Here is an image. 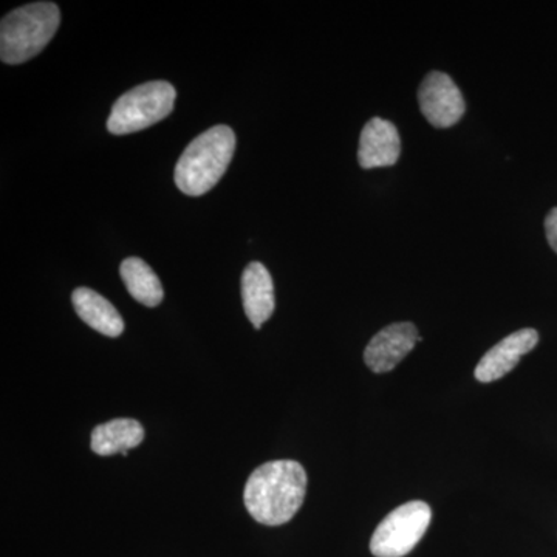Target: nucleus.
Segmentation results:
<instances>
[{"instance_id": "nucleus-7", "label": "nucleus", "mask_w": 557, "mask_h": 557, "mask_svg": "<svg viewBox=\"0 0 557 557\" xmlns=\"http://www.w3.org/2000/svg\"><path fill=\"white\" fill-rule=\"evenodd\" d=\"M418 341H421V336L418 335V330L412 322L387 325L376 333L366 347V364L375 373L391 372L408 357Z\"/></svg>"}, {"instance_id": "nucleus-14", "label": "nucleus", "mask_w": 557, "mask_h": 557, "mask_svg": "<svg viewBox=\"0 0 557 557\" xmlns=\"http://www.w3.org/2000/svg\"><path fill=\"white\" fill-rule=\"evenodd\" d=\"M545 233H547L549 247L557 252V208H553L545 219Z\"/></svg>"}, {"instance_id": "nucleus-11", "label": "nucleus", "mask_w": 557, "mask_h": 557, "mask_svg": "<svg viewBox=\"0 0 557 557\" xmlns=\"http://www.w3.org/2000/svg\"><path fill=\"white\" fill-rule=\"evenodd\" d=\"M143 440H145V429L139 421L132 418H116L91 431L90 448L101 457L115 456V454L127 457V453L141 445Z\"/></svg>"}, {"instance_id": "nucleus-12", "label": "nucleus", "mask_w": 557, "mask_h": 557, "mask_svg": "<svg viewBox=\"0 0 557 557\" xmlns=\"http://www.w3.org/2000/svg\"><path fill=\"white\" fill-rule=\"evenodd\" d=\"M72 302L76 314L101 335L119 338L124 332V321L119 310L108 299L102 298L100 293L86 287L76 288Z\"/></svg>"}, {"instance_id": "nucleus-2", "label": "nucleus", "mask_w": 557, "mask_h": 557, "mask_svg": "<svg viewBox=\"0 0 557 557\" xmlns=\"http://www.w3.org/2000/svg\"><path fill=\"white\" fill-rule=\"evenodd\" d=\"M236 135L228 126H214L189 143L175 168V185L186 196L209 193L228 170Z\"/></svg>"}, {"instance_id": "nucleus-6", "label": "nucleus", "mask_w": 557, "mask_h": 557, "mask_svg": "<svg viewBox=\"0 0 557 557\" xmlns=\"http://www.w3.org/2000/svg\"><path fill=\"white\" fill-rule=\"evenodd\" d=\"M421 113L434 127L448 129L463 119L467 102L450 76L442 72L429 73L418 91Z\"/></svg>"}, {"instance_id": "nucleus-1", "label": "nucleus", "mask_w": 557, "mask_h": 557, "mask_svg": "<svg viewBox=\"0 0 557 557\" xmlns=\"http://www.w3.org/2000/svg\"><path fill=\"white\" fill-rule=\"evenodd\" d=\"M307 493V472L295 460L263 463L249 475L244 500L249 516L267 527H278L295 518Z\"/></svg>"}, {"instance_id": "nucleus-4", "label": "nucleus", "mask_w": 557, "mask_h": 557, "mask_svg": "<svg viewBox=\"0 0 557 557\" xmlns=\"http://www.w3.org/2000/svg\"><path fill=\"white\" fill-rule=\"evenodd\" d=\"M175 91L166 81H150L126 91L113 104L108 129L113 135H127L153 126L174 110Z\"/></svg>"}, {"instance_id": "nucleus-5", "label": "nucleus", "mask_w": 557, "mask_h": 557, "mask_svg": "<svg viewBox=\"0 0 557 557\" xmlns=\"http://www.w3.org/2000/svg\"><path fill=\"white\" fill-rule=\"evenodd\" d=\"M431 520V507L424 502L401 505L376 528L370 541V552L375 557L408 556L426 534Z\"/></svg>"}, {"instance_id": "nucleus-10", "label": "nucleus", "mask_w": 557, "mask_h": 557, "mask_svg": "<svg viewBox=\"0 0 557 557\" xmlns=\"http://www.w3.org/2000/svg\"><path fill=\"white\" fill-rule=\"evenodd\" d=\"M242 299H244V309L249 322L255 325V329L262 327L276 307L273 278L262 263H249L242 274Z\"/></svg>"}, {"instance_id": "nucleus-13", "label": "nucleus", "mask_w": 557, "mask_h": 557, "mask_svg": "<svg viewBox=\"0 0 557 557\" xmlns=\"http://www.w3.org/2000/svg\"><path fill=\"white\" fill-rule=\"evenodd\" d=\"M121 278L132 298L143 306L159 307L164 298L163 285L148 263L139 258H127L120 267Z\"/></svg>"}, {"instance_id": "nucleus-3", "label": "nucleus", "mask_w": 557, "mask_h": 557, "mask_svg": "<svg viewBox=\"0 0 557 557\" xmlns=\"http://www.w3.org/2000/svg\"><path fill=\"white\" fill-rule=\"evenodd\" d=\"M60 22L57 3H28L11 11L0 24V58L5 64L33 60L57 35Z\"/></svg>"}, {"instance_id": "nucleus-8", "label": "nucleus", "mask_w": 557, "mask_h": 557, "mask_svg": "<svg viewBox=\"0 0 557 557\" xmlns=\"http://www.w3.org/2000/svg\"><path fill=\"white\" fill-rule=\"evenodd\" d=\"M539 343V333L534 329H522L502 339L475 368V379L480 383H493L507 375L518 366L523 355L530 354Z\"/></svg>"}, {"instance_id": "nucleus-9", "label": "nucleus", "mask_w": 557, "mask_h": 557, "mask_svg": "<svg viewBox=\"0 0 557 557\" xmlns=\"http://www.w3.org/2000/svg\"><path fill=\"white\" fill-rule=\"evenodd\" d=\"M401 153V139L397 127L383 119H372L361 132L358 148L362 170L394 166Z\"/></svg>"}]
</instances>
